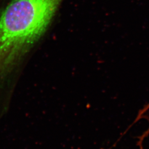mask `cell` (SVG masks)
Masks as SVG:
<instances>
[{
	"label": "cell",
	"instance_id": "obj_1",
	"mask_svg": "<svg viewBox=\"0 0 149 149\" xmlns=\"http://www.w3.org/2000/svg\"><path fill=\"white\" fill-rule=\"evenodd\" d=\"M63 0H12L0 13V72L16 64L41 37Z\"/></svg>",
	"mask_w": 149,
	"mask_h": 149
}]
</instances>
